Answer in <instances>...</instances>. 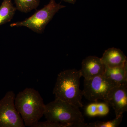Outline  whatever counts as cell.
I'll return each mask as SVG.
<instances>
[{
  "label": "cell",
  "mask_w": 127,
  "mask_h": 127,
  "mask_svg": "<svg viewBox=\"0 0 127 127\" xmlns=\"http://www.w3.org/2000/svg\"><path fill=\"white\" fill-rule=\"evenodd\" d=\"M16 9L21 12L27 13L39 6L40 0H15Z\"/></svg>",
  "instance_id": "obj_13"
},
{
  "label": "cell",
  "mask_w": 127,
  "mask_h": 127,
  "mask_svg": "<svg viewBox=\"0 0 127 127\" xmlns=\"http://www.w3.org/2000/svg\"><path fill=\"white\" fill-rule=\"evenodd\" d=\"M109 105L106 102L94 101L87 105L84 109L85 114L89 117H104L109 113Z\"/></svg>",
  "instance_id": "obj_11"
},
{
  "label": "cell",
  "mask_w": 127,
  "mask_h": 127,
  "mask_svg": "<svg viewBox=\"0 0 127 127\" xmlns=\"http://www.w3.org/2000/svg\"><path fill=\"white\" fill-rule=\"evenodd\" d=\"M107 102L112 107L116 117L123 115L127 111V84L117 85L111 89Z\"/></svg>",
  "instance_id": "obj_7"
},
{
  "label": "cell",
  "mask_w": 127,
  "mask_h": 127,
  "mask_svg": "<svg viewBox=\"0 0 127 127\" xmlns=\"http://www.w3.org/2000/svg\"><path fill=\"white\" fill-rule=\"evenodd\" d=\"M15 96L13 91H9L0 100V127H25L15 106Z\"/></svg>",
  "instance_id": "obj_6"
},
{
  "label": "cell",
  "mask_w": 127,
  "mask_h": 127,
  "mask_svg": "<svg viewBox=\"0 0 127 127\" xmlns=\"http://www.w3.org/2000/svg\"><path fill=\"white\" fill-rule=\"evenodd\" d=\"M123 115L116 117L112 120L106 122L97 121L87 124V127H117L122 122Z\"/></svg>",
  "instance_id": "obj_14"
},
{
  "label": "cell",
  "mask_w": 127,
  "mask_h": 127,
  "mask_svg": "<svg viewBox=\"0 0 127 127\" xmlns=\"http://www.w3.org/2000/svg\"><path fill=\"white\" fill-rule=\"evenodd\" d=\"M32 127H73L72 125L67 124L51 122L47 120L45 122H37Z\"/></svg>",
  "instance_id": "obj_15"
},
{
  "label": "cell",
  "mask_w": 127,
  "mask_h": 127,
  "mask_svg": "<svg viewBox=\"0 0 127 127\" xmlns=\"http://www.w3.org/2000/svg\"><path fill=\"white\" fill-rule=\"evenodd\" d=\"M106 66L101 58L94 56H89L83 59L81 68L79 70L82 76L88 79L99 76H103Z\"/></svg>",
  "instance_id": "obj_8"
},
{
  "label": "cell",
  "mask_w": 127,
  "mask_h": 127,
  "mask_svg": "<svg viewBox=\"0 0 127 127\" xmlns=\"http://www.w3.org/2000/svg\"><path fill=\"white\" fill-rule=\"evenodd\" d=\"M16 10L12 0H3L0 6V26L10 22Z\"/></svg>",
  "instance_id": "obj_12"
},
{
  "label": "cell",
  "mask_w": 127,
  "mask_h": 127,
  "mask_svg": "<svg viewBox=\"0 0 127 127\" xmlns=\"http://www.w3.org/2000/svg\"><path fill=\"white\" fill-rule=\"evenodd\" d=\"M65 6L57 3L55 0H50L44 7L36 12L32 15L22 21L12 23L11 27L24 26L29 28L34 32L42 34L46 26L52 20L59 10Z\"/></svg>",
  "instance_id": "obj_4"
},
{
  "label": "cell",
  "mask_w": 127,
  "mask_h": 127,
  "mask_svg": "<svg viewBox=\"0 0 127 127\" xmlns=\"http://www.w3.org/2000/svg\"><path fill=\"white\" fill-rule=\"evenodd\" d=\"M83 84V95L87 100L93 102L102 100L106 102L109 91L113 87L118 85L103 76L84 79Z\"/></svg>",
  "instance_id": "obj_5"
},
{
  "label": "cell",
  "mask_w": 127,
  "mask_h": 127,
  "mask_svg": "<svg viewBox=\"0 0 127 127\" xmlns=\"http://www.w3.org/2000/svg\"><path fill=\"white\" fill-rule=\"evenodd\" d=\"M15 106L25 127H32L44 116L45 104L38 91L27 88L16 95Z\"/></svg>",
  "instance_id": "obj_1"
},
{
  "label": "cell",
  "mask_w": 127,
  "mask_h": 127,
  "mask_svg": "<svg viewBox=\"0 0 127 127\" xmlns=\"http://www.w3.org/2000/svg\"><path fill=\"white\" fill-rule=\"evenodd\" d=\"M103 76L118 85L127 84V64L113 68L106 66Z\"/></svg>",
  "instance_id": "obj_10"
},
{
  "label": "cell",
  "mask_w": 127,
  "mask_h": 127,
  "mask_svg": "<svg viewBox=\"0 0 127 127\" xmlns=\"http://www.w3.org/2000/svg\"><path fill=\"white\" fill-rule=\"evenodd\" d=\"M81 77L80 71L75 69H67L59 73L53 90L55 98L66 102L79 108L83 106L82 102V91L79 88Z\"/></svg>",
  "instance_id": "obj_2"
},
{
  "label": "cell",
  "mask_w": 127,
  "mask_h": 127,
  "mask_svg": "<svg viewBox=\"0 0 127 127\" xmlns=\"http://www.w3.org/2000/svg\"><path fill=\"white\" fill-rule=\"evenodd\" d=\"M62 0L70 4H75L77 0Z\"/></svg>",
  "instance_id": "obj_16"
},
{
  "label": "cell",
  "mask_w": 127,
  "mask_h": 127,
  "mask_svg": "<svg viewBox=\"0 0 127 127\" xmlns=\"http://www.w3.org/2000/svg\"><path fill=\"white\" fill-rule=\"evenodd\" d=\"M100 58L104 65L110 68L123 66L127 64V57L122 51L116 48L107 49Z\"/></svg>",
  "instance_id": "obj_9"
},
{
  "label": "cell",
  "mask_w": 127,
  "mask_h": 127,
  "mask_svg": "<svg viewBox=\"0 0 127 127\" xmlns=\"http://www.w3.org/2000/svg\"><path fill=\"white\" fill-rule=\"evenodd\" d=\"M44 116L51 122L67 124L73 127H87L79 108L58 99L45 104Z\"/></svg>",
  "instance_id": "obj_3"
}]
</instances>
